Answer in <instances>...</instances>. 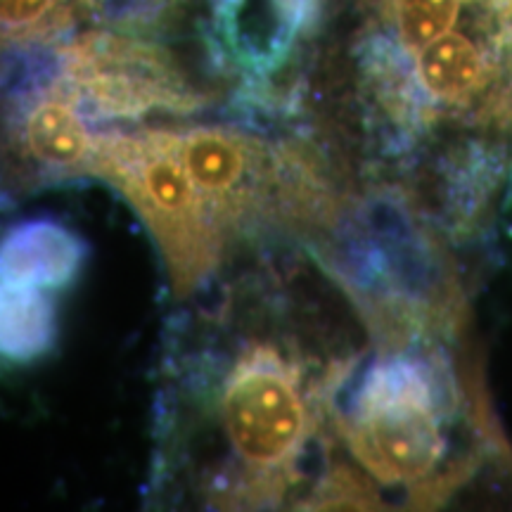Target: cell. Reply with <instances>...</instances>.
I'll list each match as a JSON object with an SVG mask.
<instances>
[{"label":"cell","mask_w":512,"mask_h":512,"mask_svg":"<svg viewBox=\"0 0 512 512\" xmlns=\"http://www.w3.org/2000/svg\"><path fill=\"white\" fill-rule=\"evenodd\" d=\"M88 176L110 183L138 211L176 297L195 294L219 271L230 235L190 181L169 128L100 133Z\"/></svg>","instance_id":"cell-1"},{"label":"cell","mask_w":512,"mask_h":512,"mask_svg":"<svg viewBox=\"0 0 512 512\" xmlns=\"http://www.w3.org/2000/svg\"><path fill=\"white\" fill-rule=\"evenodd\" d=\"M169 133L190 181L230 238L259 226L278 188V157L264 140L226 126L169 128Z\"/></svg>","instance_id":"cell-5"},{"label":"cell","mask_w":512,"mask_h":512,"mask_svg":"<svg viewBox=\"0 0 512 512\" xmlns=\"http://www.w3.org/2000/svg\"><path fill=\"white\" fill-rule=\"evenodd\" d=\"M62 81L83 110L107 119H140L150 112H192L200 93L185 83L164 50L117 34H86L64 53Z\"/></svg>","instance_id":"cell-4"},{"label":"cell","mask_w":512,"mask_h":512,"mask_svg":"<svg viewBox=\"0 0 512 512\" xmlns=\"http://www.w3.org/2000/svg\"><path fill=\"white\" fill-rule=\"evenodd\" d=\"M86 259V240L64 223L27 221L0 240V280L38 290H60L83 271Z\"/></svg>","instance_id":"cell-7"},{"label":"cell","mask_w":512,"mask_h":512,"mask_svg":"<svg viewBox=\"0 0 512 512\" xmlns=\"http://www.w3.org/2000/svg\"><path fill=\"white\" fill-rule=\"evenodd\" d=\"M19 143L50 176H88L95 136L79 95L64 81L36 95L19 121Z\"/></svg>","instance_id":"cell-6"},{"label":"cell","mask_w":512,"mask_h":512,"mask_svg":"<svg viewBox=\"0 0 512 512\" xmlns=\"http://www.w3.org/2000/svg\"><path fill=\"white\" fill-rule=\"evenodd\" d=\"M219 420L242 470L235 501L280 498L316 427L302 368L273 342H247L223 377Z\"/></svg>","instance_id":"cell-2"},{"label":"cell","mask_w":512,"mask_h":512,"mask_svg":"<svg viewBox=\"0 0 512 512\" xmlns=\"http://www.w3.org/2000/svg\"><path fill=\"white\" fill-rule=\"evenodd\" d=\"M342 432L354 458L377 482H427L448 451L434 375L408 356L375 363L358 384Z\"/></svg>","instance_id":"cell-3"},{"label":"cell","mask_w":512,"mask_h":512,"mask_svg":"<svg viewBox=\"0 0 512 512\" xmlns=\"http://www.w3.org/2000/svg\"><path fill=\"white\" fill-rule=\"evenodd\" d=\"M57 313L46 290L0 280V358L31 363L55 347Z\"/></svg>","instance_id":"cell-8"}]
</instances>
